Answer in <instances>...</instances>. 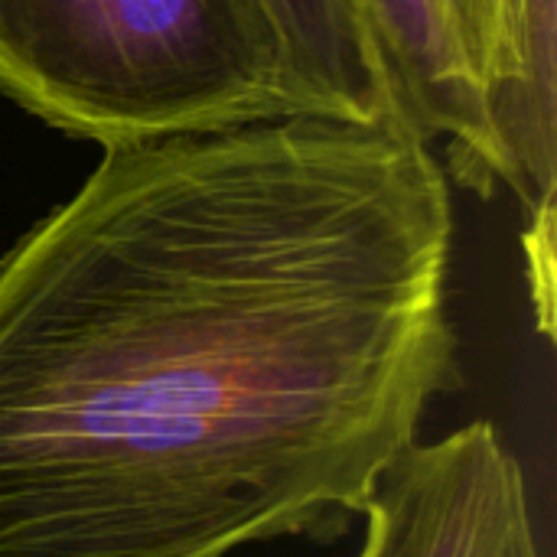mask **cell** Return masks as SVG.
<instances>
[{"label":"cell","instance_id":"cell-1","mask_svg":"<svg viewBox=\"0 0 557 557\" xmlns=\"http://www.w3.org/2000/svg\"><path fill=\"white\" fill-rule=\"evenodd\" d=\"M450 248L408 124L101 147L0 255V557L339 535L460 382Z\"/></svg>","mask_w":557,"mask_h":557},{"label":"cell","instance_id":"cell-2","mask_svg":"<svg viewBox=\"0 0 557 557\" xmlns=\"http://www.w3.org/2000/svg\"><path fill=\"white\" fill-rule=\"evenodd\" d=\"M0 95L101 147L313 114L264 0H0Z\"/></svg>","mask_w":557,"mask_h":557},{"label":"cell","instance_id":"cell-3","mask_svg":"<svg viewBox=\"0 0 557 557\" xmlns=\"http://www.w3.org/2000/svg\"><path fill=\"white\" fill-rule=\"evenodd\" d=\"M362 519L359 557H545L522 463L490 421L418 441Z\"/></svg>","mask_w":557,"mask_h":557},{"label":"cell","instance_id":"cell-4","mask_svg":"<svg viewBox=\"0 0 557 557\" xmlns=\"http://www.w3.org/2000/svg\"><path fill=\"white\" fill-rule=\"evenodd\" d=\"M405 121L444 144L457 180L493 196L509 186L486 88L467 62L447 0H359Z\"/></svg>","mask_w":557,"mask_h":557},{"label":"cell","instance_id":"cell-5","mask_svg":"<svg viewBox=\"0 0 557 557\" xmlns=\"http://www.w3.org/2000/svg\"><path fill=\"white\" fill-rule=\"evenodd\" d=\"M486 104L529 215L525 238L555 235L557 0H503V39Z\"/></svg>","mask_w":557,"mask_h":557},{"label":"cell","instance_id":"cell-6","mask_svg":"<svg viewBox=\"0 0 557 557\" xmlns=\"http://www.w3.org/2000/svg\"><path fill=\"white\" fill-rule=\"evenodd\" d=\"M264 7L313 114L408 124L359 0H264Z\"/></svg>","mask_w":557,"mask_h":557},{"label":"cell","instance_id":"cell-7","mask_svg":"<svg viewBox=\"0 0 557 557\" xmlns=\"http://www.w3.org/2000/svg\"><path fill=\"white\" fill-rule=\"evenodd\" d=\"M447 3L467 62L486 88L503 39V0H447Z\"/></svg>","mask_w":557,"mask_h":557}]
</instances>
